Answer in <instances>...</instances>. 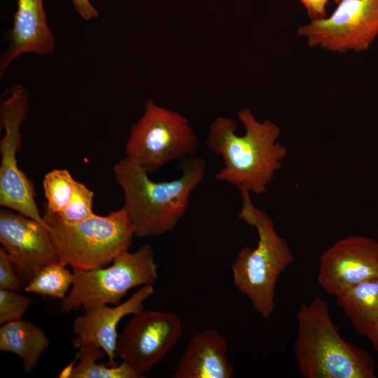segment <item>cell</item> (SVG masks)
<instances>
[{
    "label": "cell",
    "instance_id": "6da1fadb",
    "mask_svg": "<svg viewBox=\"0 0 378 378\" xmlns=\"http://www.w3.org/2000/svg\"><path fill=\"white\" fill-rule=\"evenodd\" d=\"M238 117L245 128L242 136L236 134L237 125L230 118L217 117L209 128L206 146L223 160L215 178L261 195L281 168L287 149L279 141L281 129L274 122L258 120L249 108Z\"/></svg>",
    "mask_w": 378,
    "mask_h": 378
},
{
    "label": "cell",
    "instance_id": "7a4b0ae2",
    "mask_svg": "<svg viewBox=\"0 0 378 378\" xmlns=\"http://www.w3.org/2000/svg\"><path fill=\"white\" fill-rule=\"evenodd\" d=\"M180 168L179 177L154 181L144 168L126 157L113 167L136 237L168 233L186 214L192 193L204 180L206 164L202 158L192 156L181 160Z\"/></svg>",
    "mask_w": 378,
    "mask_h": 378
},
{
    "label": "cell",
    "instance_id": "3957f363",
    "mask_svg": "<svg viewBox=\"0 0 378 378\" xmlns=\"http://www.w3.org/2000/svg\"><path fill=\"white\" fill-rule=\"evenodd\" d=\"M295 358L305 378H374L375 362L365 350L344 340L326 301L316 297L296 315Z\"/></svg>",
    "mask_w": 378,
    "mask_h": 378
},
{
    "label": "cell",
    "instance_id": "277c9868",
    "mask_svg": "<svg viewBox=\"0 0 378 378\" xmlns=\"http://www.w3.org/2000/svg\"><path fill=\"white\" fill-rule=\"evenodd\" d=\"M239 190L241 207L238 218L256 230L258 241L255 247L244 246L238 252L232 265L233 284L247 297L255 311L267 318L276 306V283L294 256L271 218L253 205L251 193Z\"/></svg>",
    "mask_w": 378,
    "mask_h": 378
},
{
    "label": "cell",
    "instance_id": "5b68a950",
    "mask_svg": "<svg viewBox=\"0 0 378 378\" xmlns=\"http://www.w3.org/2000/svg\"><path fill=\"white\" fill-rule=\"evenodd\" d=\"M43 219L60 260L72 270H89L109 265L128 251L135 236L125 209L106 216L94 214L78 222H69L46 211Z\"/></svg>",
    "mask_w": 378,
    "mask_h": 378
},
{
    "label": "cell",
    "instance_id": "8992f818",
    "mask_svg": "<svg viewBox=\"0 0 378 378\" xmlns=\"http://www.w3.org/2000/svg\"><path fill=\"white\" fill-rule=\"evenodd\" d=\"M71 290L62 300L61 310L85 311L100 304L118 305L132 288L153 285L158 277V265L149 244L134 252L126 251L109 265L89 270H73Z\"/></svg>",
    "mask_w": 378,
    "mask_h": 378
},
{
    "label": "cell",
    "instance_id": "52a82bcc",
    "mask_svg": "<svg viewBox=\"0 0 378 378\" xmlns=\"http://www.w3.org/2000/svg\"><path fill=\"white\" fill-rule=\"evenodd\" d=\"M198 148L197 136L185 116L148 99L142 116L131 127L125 152L126 158L150 173L195 156Z\"/></svg>",
    "mask_w": 378,
    "mask_h": 378
},
{
    "label": "cell",
    "instance_id": "ba28073f",
    "mask_svg": "<svg viewBox=\"0 0 378 378\" xmlns=\"http://www.w3.org/2000/svg\"><path fill=\"white\" fill-rule=\"evenodd\" d=\"M29 94L18 84L8 90L0 104V205L46 224L35 202L33 184L20 169L17 153L22 147L20 127L29 111Z\"/></svg>",
    "mask_w": 378,
    "mask_h": 378
},
{
    "label": "cell",
    "instance_id": "9c48e42d",
    "mask_svg": "<svg viewBox=\"0 0 378 378\" xmlns=\"http://www.w3.org/2000/svg\"><path fill=\"white\" fill-rule=\"evenodd\" d=\"M309 47L363 52L378 37V0H342L332 14L298 29Z\"/></svg>",
    "mask_w": 378,
    "mask_h": 378
},
{
    "label": "cell",
    "instance_id": "30bf717a",
    "mask_svg": "<svg viewBox=\"0 0 378 378\" xmlns=\"http://www.w3.org/2000/svg\"><path fill=\"white\" fill-rule=\"evenodd\" d=\"M183 332L181 318L172 312L152 309L133 314L118 336L115 358H120L145 377L178 342Z\"/></svg>",
    "mask_w": 378,
    "mask_h": 378
},
{
    "label": "cell",
    "instance_id": "8fae6325",
    "mask_svg": "<svg viewBox=\"0 0 378 378\" xmlns=\"http://www.w3.org/2000/svg\"><path fill=\"white\" fill-rule=\"evenodd\" d=\"M0 242L26 285L46 266L61 262L48 225L10 209L0 211Z\"/></svg>",
    "mask_w": 378,
    "mask_h": 378
},
{
    "label": "cell",
    "instance_id": "7c38bea8",
    "mask_svg": "<svg viewBox=\"0 0 378 378\" xmlns=\"http://www.w3.org/2000/svg\"><path fill=\"white\" fill-rule=\"evenodd\" d=\"M378 277V243L358 235L349 236L326 249L319 259L318 281L336 296L360 282Z\"/></svg>",
    "mask_w": 378,
    "mask_h": 378
},
{
    "label": "cell",
    "instance_id": "4fadbf2b",
    "mask_svg": "<svg viewBox=\"0 0 378 378\" xmlns=\"http://www.w3.org/2000/svg\"><path fill=\"white\" fill-rule=\"evenodd\" d=\"M153 286H142L125 302L113 307L100 304L84 311L73 323V332L77 335L72 340L73 346L79 349L91 344L102 348L108 356L107 364L116 365L117 326L123 317L144 309V302L154 293Z\"/></svg>",
    "mask_w": 378,
    "mask_h": 378
},
{
    "label": "cell",
    "instance_id": "5bb4252c",
    "mask_svg": "<svg viewBox=\"0 0 378 378\" xmlns=\"http://www.w3.org/2000/svg\"><path fill=\"white\" fill-rule=\"evenodd\" d=\"M13 27L4 36L8 46L0 57V76L24 53L52 54L55 49L53 33L49 28L43 0H18Z\"/></svg>",
    "mask_w": 378,
    "mask_h": 378
},
{
    "label": "cell",
    "instance_id": "9a60e30c",
    "mask_svg": "<svg viewBox=\"0 0 378 378\" xmlns=\"http://www.w3.org/2000/svg\"><path fill=\"white\" fill-rule=\"evenodd\" d=\"M227 351V341L217 330H203L190 340L173 378L233 377Z\"/></svg>",
    "mask_w": 378,
    "mask_h": 378
},
{
    "label": "cell",
    "instance_id": "2e32d148",
    "mask_svg": "<svg viewBox=\"0 0 378 378\" xmlns=\"http://www.w3.org/2000/svg\"><path fill=\"white\" fill-rule=\"evenodd\" d=\"M48 346L49 340L44 331L30 321H10L0 328V350L21 358L26 372L35 368Z\"/></svg>",
    "mask_w": 378,
    "mask_h": 378
},
{
    "label": "cell",
    "instance_id": "e0dca14e",
    "mask_svg": "<svg viewBox=\"0 0 378 378\" xmlns=\"http://www.w3.org/2000/svg\"><path fill=\"white\" fill-rule=\"evenodd\" d=\"M335 297L355 330L366 336L378 318V277L360 282Z\"/></svg>",
    "mask_w": 378,
    "mask_h": 378
},
{
    "label": "cell",
    "instance_id": "ac0fdd59",
    "mask_svg": "<svg viewBox=\"0 0 378 378\" xmlns=\"http://www.w3.org/2000/svg\"><path fill=\"white\" fill-rule=\"evenodd\" d=\"M106 354L102 348L91 344H85L79 348L77 358L79 360L74 367L70 378H143L129 365L122 362L114 366L97 363L96 360Z\"/></svg>",
    "mask_w": 378,
    "mask_h": 378
},
{
    "label": "cell",
    "instance_id": "d6986e66",
    "mask_svg": "<svg viewBox=\"0 0 378 378\" xmlns=\"http://www.w3.org/2000/svg\"><path fill=\"white\" fill-rule=\"evenodd\" d=\"M58 262L41 270L24 287V290L45 297L63 299L74 281V274Z\"/></svg>",
    "mask_w": 378,
    "mask_h": 378
},
{
    "label": "cell",
    "instance_id": "ffe728a7",
    "mask_svg": "<svg viewBox=\"0 0 378 378\" xmlns=\"http://www.w3.org/2000/svg\"><path fill=\"white\" fill-rule=\"evenodd\" d=\"M76 180L65 169H55L48 172L43 180V188L46 199V209L59 214L69 203Z\"/></svg>",
    "mask_w": 378,
    "mask_h": 378
},
{
    "label": "cell",
    "instance_id": "44dd1931",
    "mask_svg": "<svg viewBox=\"0 0 378 378\" xmlns=\"http://www.w3.org/2000/svg\"><path fill=\"white\" fill-rule=\"evenodd\" d=\"M94 192L84 183L76 181L71 197L65 208L59 214L69 222H78L94 214L92 210Z\"/></svg>",
    "mask_w": 378,
    "mask_h": 378
},
{
    "label": "cell",
    "instance_id": "7402d4cb",
    "mask_svg": "<svg viewBox=\"0 0 378 378\" xmlns=\"http://www.w3.org/2000/svg\"><path fill=\"white\" fill-rule=\"evenodd\" d=\"M31 304V298L17 290L0 288V324L21 320Z\"/></svg>",
    "mask_w": 378,
    "mask_h": 378
},
{
    "label": "cell",
    "instance_id": "603a6c76",
    "mask_svg": "<svg viewBox=\"0 0 378 378\" xmlns=\"http://www.w3.org/2000/svg\"><path fill=\"white\" fill-rule=\"evenodd\" d=\"M26 284L16 274L8 253L0 248V288L22 291Z\"/></svg>",
    "mask_w": 378,
    "mask_h": 378
},
{
    "label": "cell",
    "instance_id": "cb8c5ba5",
    "mask_svg": "<svg viewBox=\"0 0 378 378\" xmlns=\"http://www.w3.org/2000/svg\"><path fill=\"white\" fill-rule=\"evenodd\" d=\"M310 20H319L327 17L326 5L328 0H300Z\"/></svg>",
    "mask_w": 378,
    "mask_h": 378
},
{
    "label": "cell",
    "instance_id": "d4e9b609",
    "mask_svg": "<svg viewBox=\"0 0 378 378\" xmlns=\"http://www.w3.org/2000/svg\"><path fill=\"white\" fill-rule=\"evenodd\" d=\"M75 10L85 20L89 21L97 18L99 12L89 0H71Z\"/></svg>",
    "mask_w": 378,
    "mask_h": 378
},
{
    "label": "cell",
    "instance_id": "484cf974",
    "mask_svg": "<svg viewBox=\"0 0 378 378\" xmlns=\"http://www.w3.org/2000/svg\"><path fill=\"white\" fill-rule=\"evenodd\" d=\"M365 337L371 341L374 349L378 351V318L372 325Z\"/></svg>",
    "mask_w": 378,
    "mask_h": 378
},
{
    "label": "cell",
    "instance_id": "4316f807",
    "mask_svg": "<svg viewBox=\"0 0 378 378\" xmlns=\"http://www.w3.org/2000/svg\"><path fill=\"white\" fill-rule=\"evenodd\" d=\"M333 1H335L337 4H339L340 1H342V0H332Z\"/></svg>",
    "mask_w": 378,
    "mask_h": 378
}]
</instances>
